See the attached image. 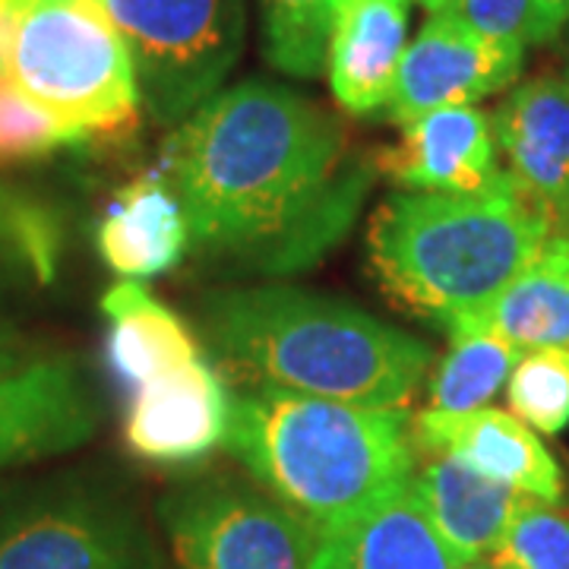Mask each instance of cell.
<instances>
[{
	"instance_id": "obj_18",
	"label": "cell",
	"mask_w": 569,
	"mask_h": 569,
	"mask_svg": "<svg viewBox=\"0 0 569 569\" xmlns=\"http://www.w3.org/2000/svg\"><path fill=\"white\" fill-rule=\"evenodd\" d=\"M440 535L433 531L411 485L365 519L320 541L310 569H452Z\"/></svg>"
},
{
	"instance_id": "obj_3",
	"label": "cell",
	"mask_w": 569,
	"mask_h": 569,
	"mask_svg": "<svg viewBox=\"0 0 569 569\" xmlns=\"http://www.w3.org/2000/svg\"><path fill=\"white\" fill-rule=\"evenodd\" d=\"M224 449L320 541L411 485L408 408H367L288 389L231 399Z\"/></svg>"
},
{
	"instance_id": "obj_25",
	"label": "cell",
	"mask_w": 569,
	"mask_h": 569,
	"mask_svg": "<svg viewBox=\"0 0 569 569\" xmlns=\"http://www.w3.org/2000/svg\"><path fill=\"white\" fill-rule=\"evenodd\" d=\"M488 560L497 569H569V512L529 500Z\"/></svg>"
},
{
	"instance_id": "obj_2",
	"label": "cell",
	"mask_w": 569,
	"mask_h": 569,
	"mask_svg": "<svg viewBox=\"0 0 569 569\" xmlns=\"http://www.w3.org/2000/svg\"><path fill=\"white\" fill-rule=\"evenodd\" d=\"M203 332L253 387L367 408H408L433 348L365 307L298 284H247L203 298Z\"/></svg>"
},
{
	"instance_id": "obj_29",
	"label": "cell",
	"mask_w": 569,
	"mask_h": 569,
	"mask_svg": "<svg viewBox=\"0 0 569 569\" xmlns=\"http://www.w3.org/2000/svg\"><path fill=\"white\" fill-rule=\"evenodd\" d=\"M22 365H29L26 351H22L20 339L7 329H0V373H10V370H20Z\"/></svg>"
},
{
	"instance_id": "obj_8",
	"label": "cell",
	"mask_w": 569,
	"mask_h": 569,
	"mask_svg": "<svg viewBox=\"0 0 569 569\" xmlns=\"http://www.w3.org/2000/svg\"><path fill=\"white\" fill-rule=\"evenodd\" d=\"M171 569H310L320 538L257 481L200 475L159 500Z\"/></svg>"
},
{
	"instance_id": "obj_14",
	"label": "cell",
	"mask_w": 569,
	"mask_h": 569,
	"mask_svg": "<svg viewBox=\"0 0 569 569\" xmlns=\"http://www.w3.org/2000/svg\"><path fill=\"white\" fill-rule=\"evenodd\" d=\"M231 399L206 358L133 389L123 418V440L133 456L181 466L224 447Z\"/></svg>"
},
{
	"instance_id": "obj_17",
	"label": "cell",
	"mask_w": 569,
	"mask_h": 569,
	"mask_svg": "<svg viewBox=\"0 0 569 569\" xmlns=\"http://www.w3.org/2000/svg\"><path fill=\"white\" fill-rule=\"evenodd\" d=\"M104 266L123 282H142L171 272L190 253L183 209L159 174H142L114 193L96 228Z\"/></svg>"
},
{
	"instance_id": "obj_24",
	"label": "cell",
	"mask_w": 569,
	"mask_h": 569,
	"mask_svg": "<svg viewBox=\"0 0 569 569\" xmlns=\"http://www.w3.org/2000/svg\"><path fill=\"white\" fill-rule=\"evenodd\" d=\"M507 399L512 415L535 433H563L569 427V351H526L509 373Z\"/></svg>"
},
{
	"instance_id": "obj_16",
	"label": "cell",
	"mask_w": 569,
	"mask_h": 569,
	"mask_svg": "<svg viewBox=\"0 0 569 569\" xmlns=\"http://www.w3.org/2000/svg\"><path fill=\"white\" fill-rule=\"evenodd\" d=\"M411 490L456 563L490 557L531 500L447 452H418Z\"/></svg>"
},
{
	"instance_id": "obj_31",
	"label": "cell",
	"mask_w": 569,
	"mask_h": 569,
	"mask_svg": "<svg viewBox=\"0 0 569 569\" xmlns=\"http://www.w3.org/2000/svg\"><path fill=\"white\" fill-rule=\"evenodd\" d=\"M452 569H497V567H493L488 557H485V560H468V563H456Z\"/></svg>"
},
{
	"instance_id": "obj_12",
	"label": "cell",
	"mask_w": 569,
	"mask_h": 569,
	"mask_svg": "<svg viewBox=\"0 0 569 569\" xmlns=\"http://www.w3.org/2000/svg\"><path fill=\"white\" fill-rule=\"evenodd\" d=\"M488 111L452 104L402 127V140L373 156V168L418 193H485L503 181Z\"/></svg>"
},
{
	"instance_id": "obj_20",
	"label": "cell",
	"mask_w": 569,
	"mask_h": 569,
	"mask_svg": "<svg viewBox=\"0 0 569 569\" xmlns=\"http://www.w3.org/2000/svg\"><path fill=\"white\" fill-rule=\"evenodd\" d=\"M108 317V361L123 387L140 389L203 358L200 342L174 310L140 282H118L102 295Z\"/></svg>"
},
{
	"instance_id": "obj_23",
	"label": "cell",
	"mask_w": 569,
	"mask_h": 569,
	"mask_svg": "<svg viewBox=\"0 0 569 569\" xmlns=\"http://www.w3.org/2000/svg\"><path fill=\"white\" fill-rule=\"evenodd\" d=\"M61 228L36 200L0 183V288L48 284L58 272Z\"/></svg>"
},
{
	"instance_id": "obj_21",
	"label": "cell",
	"mask_w": 569,
	"mask_h": 569,
	"mask_svg": "<svg viewBox=\"0 0 569 569\" xmlns=\"http://www.w3.org/2000/svg\"><path fill=\"white\" fill-rule=\"evenodd\" d=\"M336 3L339 0H257L266 63L295 80H317L329 61Z\"/></svg>"
},
{
	"instance_id": "obj_19",
	"label": "cell",
	"mask_w": 569,
	"mask_h": 569,
	"mask_svg": "<svg viewBox=\"0 0 569 569\" xmlns=\"http://www.w3.org/2000/svg\"><path fill=\"white\" fill-rule=\"evenodd\" d=\"M471 332L497 336L522 355L541 348L569 351V238H550L516 282L449 339Z\"/></svg>"
},
{
	"instance_id": "obj_32",
	"label": "cell",
	"mask_w": 569,
	"mask_h": 569,
	"mask_svg": "<svg viewBox=\"0 0 569 569\" xmlns=\"http://www.w3.org/2000/svg\"><path fill=\"white\" fill-rule=\"evenodd\" d=\"M567 80H569V67H567Z\"/></svg>"
},
{
	"instance_id": "obj_27",
	"label": "cell",
	"mask_w": 569,
	"mask_h": 569,
	"mask_svg": "<svg viewBox=\"0 0 569 569\" xmlns=\"http://www.w3.org/2000/svg\"><path fill=\"white\" fill-rule=\"evenodd\" d=\"M36 0H0V77H10V51L20 29L22 17L29 13Z\"/></svg>"
},
{
	"instance_id": "obj_15",
	"label": "cell",
	"mask_w": 569,
	"mask_h": 569,
	"mask_svg": "<svg viewBox=\"0 0 569 569\" xmlns=\"http://www.w3.org/2000/svg\"><path fill=\"white\" fill-rule=\"evenodd\" d=\"M411 0H339L329 36V89L336 104L370 118L387 108L406 54Z\"/></svg>"
},
{
	"instance_id": "obj_7",
	"label": "cell",
	"mask_w": 569,
	"mask_h": 569,
	"mask_svg": "<svg viewBox=\"0 0 569 569\" xmlns=\"http://www.w3.org/2000/svg\"><path fill=\"white\" fill-rule=\"evenodd\" d=\"M137 63L142 108L164 127L212 99L238 67L247 0H104Z\"/></svg>"
},
{
	"instance_id": "obj_13",
	"label": "cell",
	"mask_w": 569,
	"mask_h": 569,
	"mask_svg": "<svg viewBox=\"0 0 569 569\" xmlns=\"http://www.w3.org/2000/svg\"><path fill=\"white\" fill-rule=\"evenodd\" d=\"M418 452H447L475 471L541 503L563 500V471L541 437L503 408H475L462 415L425 408L411 418Z\"/></svg>"
},
{
	"instance_id": "obj_9",
	"label": "cell",
	"mask_w": 569,
	"mask_h": 569,
	"mask_svg": "<svg viewBox=\"0 0 569 569\" xmlns=\"http://www.w3.org/2000/svg\"><path fill=\"white\" fill-rule=\"evenodd\" d=\"M526 48L497 44L452 13H437L406 48L392 82L389 123L408 127L430 111L475 104L509 89L522 73Z\"/></svg>"
},
{
	"instance_id": "obj_5",
	"label": "cell",
	"mask_w": 569,
	"mask_h": 569,
	"mask_svg": "<svg viewBox=\"0 0 569 569\" xmlns=\"http://www.w3.org/2000/svg\"><path fill=\"white\" fill-rule=\"evenodd\" d=\"M7 73L77 140L121 133L140 118L137 63L104 0H36Z\"/></svg>"
},
{
	"instance_id": "obj_1",
	"label": "cell",
	"mask_w": 569,
	"mask_h": 569,
	"mask_svg": "<svg viewBox=\"0 0 569 569\" xmlns=\"http://www.w3.org/2000/svg\"><path fill=\"white\" fill-rule=\"evenodd\" d=\"M164 181L190 253L257 276H295L346 241L377 178L351 156L346 123L269 80L219 89L171 127Z\"/></svg>"
},
{
	"instance_id": "obj_10",
	"label": "cell",
	"mask_w": 569,
	"mask_h": 569,
	"mask_svg": "<svg viewBox=\"0 0 569 569\" xmlns=\"http://www.w3.org/2000/svg\"><path fill=\"white\" fill-rule=\"evenodd\" d=\"M102 411L70 358H36L0 373V468L39 462L96 437Z\"/></svg>"
},
{
	"instance_id": "obj_4",
	"label": "cell",
	"mask_w": 569,
	"mask_h": 569,
	"mask_svg": "<svg viewBox=\"0 0 569 569\" xmlns=\"http://www.w3.org/2000/svg\"><path fill=\"white\" fill-rule=\"evenodd\" d=\"M548 216L509 174L485 193L399 190L367 228V263L396 305L452 336L550 244Z\"/></svg>"
},
{
	"instance_id": "obj_22",
	"label": "cell",
	"mask_w": 569,
	"mask_h": 569,
	"mask_svg": "<svg viewBox=\"0 0 569 569\" xmlns=\"http://www.w3.org/2000/svg\"><path fill=\"white\" fill-rule=\"evenodd\" d=\"M519 358L522 351L488 332L449 339L447 358L430 377V408L449 415L485 408L509 383Z\"/></svg>"
},
{
	"instance_id": "obj_30",
	"label": "cell",
	"mask_w": 569,
	"mask_h": 569,
	"mask_svg": "<svg viewBox=\"0 0 569 569\" xmlns=\"http://www.w3.org/2000/svg\"><path fill=\"white\" fill-rule=\"evenodd\" d=\"M418 3L425 7L430 17H437V13H449L456 0H418Z\"/></svg>"
},
{
	"instance_id": "obj_26",
	"label": "cell",
	"mask_w": 569,
	"mask_h": 569,
	"mask_svg": "<svg viewBox=\"0 0 569 569\" xmlns=\"http://www.w3.org/2000/svg\"><path fill=\"white\" fill-rule=\"evenodd\" d=\"M449 13L497 44H535V0H456Z\"/></svg>"
},
{
	"instance_id": "obj_11",
	"label": "cell",
	"mask_w": 569,
	"mask_h": 569,
	"mask_svg": "<svg viewBox=\"0 0 569 569\" xmlns=\"http://www.w3.org/2000/svg\"><path fill=\"white\" fill-rule=\"evenodd\" d=\"M497 152L519 190L569 238V80L535 77L509 89L490 114Z\"/></svg>"
},
{
	"instance_id": "obj_28",
	"label": "cell",
	"mask_w": 569,
	"mask_h": 569,
	"mask_svg": "<svg viewBox=\"0 0 569 569\" xmlns=\"http://www.w3.org/2000/svg\"><path fill=\"white\" fill-rule=\"evenodd\" d=\"M569 26V0H535V44L553 41Z\"/></svg>"
},
{
	"instance_id": "obj_6",
	"label": "cell",
	"mask_w": 569,
	"mask_h": 569,
	"mask_svg": "<svg viewBox=\"0 0 569 569\" xmlns=\"http://www.w3.org/2000/svg\"><path fill=\"white\" fill-rule=\"evenodd\" d=\"M0 569H162L142 516L96 481L0 488Z\"/></svg>"
}]
</instances>
